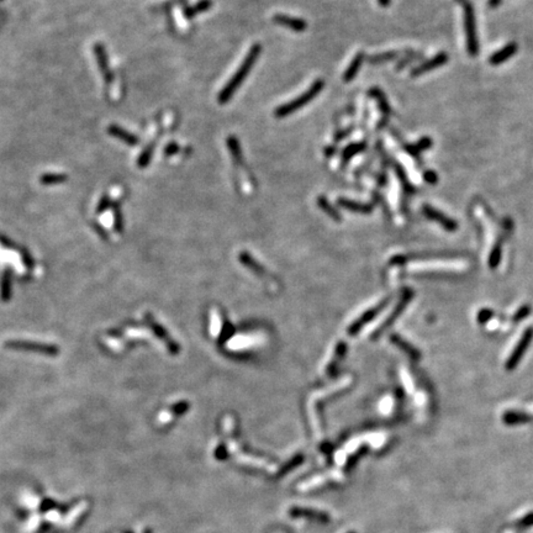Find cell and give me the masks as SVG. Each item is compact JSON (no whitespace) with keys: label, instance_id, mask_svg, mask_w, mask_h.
Here are the masks:
<instances>
[{"label":"cell","instance_id":"cell-1","mask_svg":"<svg viewBox=\"0 0 533 533\" xmlns=\"http://www.w3.org/2000/svg\"><path fill=\"white\" fill-rule=\"evenodd\" d=\"M261 52H262V46L258 45V43L257 45H253L252 47H250V50L248 52V54L246 56V58L243 59V62L241 63V66L238 67L237 71H236V73L233 74V76L231 77V79L229 80V83L224 86V89L220 91V94H218V98H217L218 103L226 104L230 102V99L232 98V95L238 90V88H240V86L242 85V83L244 82V79H246L247 76L249 74L250 69L253 68L255 63L257 62Z\"/></svg>","mask_w":533,"mask_h":533},{"label":"cell","instance_id":"cell-2","mask_svg":"<svg viewBox=\"0 0 533 533\" xmlns=\"http://www.w3.org/2000/svg\"><path fill=\"white\" fill-rule=\"evenodd\" d=\"M324 85L325 83L322 79L315 80L305 93L299 95L298 98H295L292 102L283 104V105H280L279 108H276L274 115L276 117H279V119H281V117L289 116V115L294 114L295 111H299L301 108H304L305 105H307V104L312 102V100L321 93V90L324 89Z\"/></svg>","mask_w":533,"mask_h":533},{"label":"cell","instance_id":"cell-3","mask_svg":"<svg viewBox=\"0 0 533 533\" xmlns=\"http://www.w3.org/2000/svg\"><path fill=\"white\" fill-rule=\"evenodd\" d=\"M463 5L464 11V26L466 34V48L471 56H475L479 51V42L477 36V26H475L474 9L468 0H459Z\"/></svg>","mask_w":533,"mask_h":533},{"label":"cell","instance_id":"cell-4","mask_svg":"<svg viewBox=\"0 0 533 533\" xmlns=\"http://www.w3.org/2000/svg\"><path fill=\"white\" fill-rule=\"evenodd\" d=\"M5 347L15 351H30V352L43 353L46 356L54 357L59 353V348L54 344H46L39 343V342L31 341H19V339H13V341L5 342Z\"/></svg>","mask_w":533,"mask_h":533},{"label":"cell","instance_id":"cell-5","mask_svg":"<svg viewBox=\"0 0 533 533\" xmlns=\"http://www.w3.org/2000/svg\"><path fill=\"white\" fill-rule=\"evenodd\" d=\"M275 24L285 26V27L292 28L295 33H304L307 28V22L305 20L300 19V17L285 15V14H278L273 17Z\"/></svg>","mask_w":533,"mask_h":533},{"label":"cell","instance_id":"cell-6","mask_svg":"<svg viewBox=\"0 0 533 533\" xmlns=\"http://www.w3.org/2000/svg\"><path fill=\"white\" fill-rule=\"evenodd\" d=\"M447 60H448V54L443 53L442 52V53H438L436 57H433V58L427 60V62L422 63V65L419 66L417 68H415L413 71V73H411V76L417 77V76H421V74L427 73V72H430V71H433L434 68H437V67H440V66H443L445 63H447Z\"/></svg>","mask_w":533,"mask_h":533},{"label":"cell","instance_id":"cell-7","mask_svg":"<svg viewBox=\"0 0 533 533\" xmlns=\"http://www.w3.org/2000/svg\"><path fill=\"white\" fill-rule=\"evenodd\" d=\"M517 52V45L516 43H509L508 46H505L504 48H501L500 51H497L496 53H494L489 59L490 65L492 66H499L501 63L506 62L510 57L514 56Z\"/></svg>","mask_w":533,"mask_h":533},{"label":"cell","instance_id":"cell-8","mask_svg":"<svg viewBox=\"0 0 533 533\" xmlns=\"http://www.w3.org/2000/svg\"><path fill=\"white\" fill-rule=\"evenodd\" d=\"M423 212H425V214L427 215L428 217L432 218V220L437 221V223H440L441 225H443V226H445V229L451 230V231L456 230L457 224L454 223L453 220L448 218L447 216L443 215L442 212H440V211H437V210L432 209L431 206H427V205L423 206Z\"/></svg>","mask_w":533,"mask_h":533},{"label":"cell","instance_id":"cell-9","mask_svg":"<svg viewBox=\"0 0 533 533\" xmlns=\"http://www.w3.org/2000/svg\"><path fill=\"white\" fill-rule=\"evenodd\" d=\"M532 337V332L531 331H527V332L523 335L522 338L520 339V342L517 343V347L515 348L514 352L511 353V356H510V359L508 361V368H514L515 364L518 362V359L521 358V356H522V353L525 352L527 344H528L529 339H531Z\"/></svg>","mask_w":533,"mask_h":533},{"label":"cell","instance_id":"cell-10","mask_svg":"<svg viewBox=\"0 0 533 533\" xmlns=\"http://www.w3.org/2000/svg\"><path fill=\"white\" fill-rule=\"evenodd\" d=\"M363 60H364V53H363V52H359V53H357L356 56L353 57L352 62L350 63V66H348V68L346 69V72L343 73V82H352L357 74H358L359 69H361L363 65Z\"/></svg>","mask_w":533,"mask_h":533},{"label":"cell","instance_id":"cell-11","mask_svg":"<svg viewBox=\"0 0 533 533\" xmlns=\"http://www.w3.org/2000/svg\"><path fill=\"white\" fill-rule=\"evenodd\" d=\"M108 132L114 137L119 138V140L128 143L130 146H135L138 143V138L135 136V135L130 134L129 131H126V130H123L122 128H119V126H110V128L108 129Z\"/></svg>","mask_w":533,"mask_h":533},{"label":"cell","instance_id":"cell-12","mask_svg":"<svg viewBox=\"0 0 533 533\" xmlns=\"http://www.w3.org/2000/svg\"><path fill=\"white\" fill-rule=\"evenodd\" d=\"M94 52H95V56H97V58H98V63H99L104 76H105L106 78V82H110L111 74L108 69V59H106V53H105V50H104L103 45L97 43L94 47Z\"/></svg>","mask_w":533,"mask_h":533},{"label":"cell","instance_id":"cell-13","mask_svg":"<svg viewBox=\"0 0 533 533\" xmlns=\"http://www.w3.org/2000/svg\"><path fill=\"white\" fill-rule=\"evenodd\" d=\"M211 7H212L211 0H200V2L197 3V4H194L193 7L186 8L185 11H184V15L188 17V19H192V17L197 16L199 15V14L204 13V11H207Z\"/></svg>","mask_w":533,"mask_h":533},{"label":"cell","instance_id":"cell-14","mask_svg":"<svg viewBox=\"0 0 533 533\" xmlns=\"http://www.w3.org/2000/svg\"><path fill=\"white\" fill-rule=\"evenodd\" d=\"M0 285H2V288H0V290H2L0 292V298H2L3 301H8L11 295V272L9 269L3 273Z\"/></svg>","mask_w":533,"mask_h":533},{"label":"cell","instance_id":"cell-15","mask_svg":"<svg viewBox=\"0 0 533 533\" xmlns=\"http://www.w3.org/2000/svg\"><path fill=\"white\" fill-rule=\"evenodd\" d=\"M365 149V143L364 142H357V143H351L348 145L342 152V161L343 162H348L350 160H352L354 155L359 154Z\"/></svg>","mask_w":533,"mask_h":533},{"label":"cell","instance_id":"cell-16","mask_svg":"<svg viewBox=\"0 0 533 533\" xmlns=\"http://www.w3.org/2000/svg\"><path fill=\"white\" fill-rule=\"evenodd\" d=\"M227 146H229L230 153H231L235 163L240 164L242 162V149H241L240 142H238L237 138L233 136H230L229 138H227Z\"/></svg>","mask_w":533,"mask_h":533},{"label":"cell","instance_id":"cell-17","mask_svg":"<svg viewBox=\"0 0 533 533\" xmlns=\"http://www.w3.org/2000/svg\"><path fill=\"white\" fill-rule=\"evenodd\" d=\"M432 146V140L430 137H423L421 138V140L419 141L417 143H415V145L413 146H406V149H407V152L410 154L413 155H419V152L421 151H425V149H428L430 147Z\"/></svg>","mask_w":533,"mask_h":533},{"label":"cell","instance_id":"cell-18","mask_svg":"<svg viewBox=\"0 0 533 533\" xmlns=\"http://www.w3.org/2000/svg\"><path fill=\"white\" fill-rule=\"evenodd\" d=\"M369 94L371 95V97H374L377 99V102H378L379 104V108L382 109V111L384 112V114H389L390 112V106H389V104L387 102V98H385L384 93H383L382 90H379L378 88H371Z\"/></svg>","mask_w":533,"mask_h":533},{"label":"cell","instance_id":"cell-19","mask_svg":"<svg viewBox=\"0 0 533 533\" xmlns=\"http://www.w3.org/2000/svg\"><path fill=\"white\" fill-rule=\"evenodd\" d=\"M67 180V175L65 174H56V173H50L41 177V183L45 185H52V184H59Z\"/></svg>","mask_w":533,"mask_h":533},{"label":"cell","instance_id":"cell-20","mask_svg":"<svg viewBox=\"0 0 533 533\" xmlns=\"http://www.w3.org/2000/svg\"><path fill=\"white\" fill-rule=\"evenodd\" d=\"M153 151H154V146L151 145L148 147H146L145 151L141 153L140 157H138V161H137V164L138 166L141 167V168H145L146 166H148L149 162H151V158H152V154H153Z\"/></svg>","mask_w":533,"mask_h":533},{"label":"cell","instance_id":"cell-21","mask_svg":"<svg viewBox=\"0 0 533 533\" xmlns=\"http://www.w3.org/2000/svg\"><path fill=\"white\" fill-rule=\"evenodd\" d=\"M397 56L396 52H387V53L378 54V56H374L370 58V63L374 65H379V63L389 62V60H393Z\"/></svg>","mask_w":533,"mask_h":533},{"label":"cell","instance_id":"cell-22","mask_svg":"<svg viewBox=\"0 0 533 533\" xmlns=\"http://www.w3.org/2000/svg\"><path fill=\"white\" fill-rule=\"evenodd\" d=\"M339 204H341L342 206L348 207V209L357 210V211H369V209H368L367 206L359 205V204H356V203H351V201H347V200H339Z\"/></svg>","mask_w":533,"mask_h":533},{"label":"cell","instance_id":"cell-23","mask_svg":"<svg viewBox=\"0 0 533 533\" xmlns=\"http://www.w3.org/2000/svg\"><path fill=\"white\" fill-rule=\"evenodd\" d=\"M319 204H320V206H321L324 210H326V211H327L330 215H332V216H338V215H337V212H335V210H333L332 207L330 206V204H328L327 201L325 200L324 198L320 199V200H319Z\"/></svg>","mask_w":533,"mask_h":533},{"label":"cell","instance_id":"cell-24","mask_svg":"<svg viewBox=\"0 0 533 533\" xmlns=\"http://www.w3.org/2000/svg\"><path fill=\"white\" fill-rule=\"evenodd\" d=\"M178 151H179V146H178L177 143L172 142V143H169V145L166 147V149H164V154L173 155V154L178 153Z\"/></svg>","mask_w":533,"mask_h":533},{"label":"cell","instance_id":"cell-25","mask_svg":"<svg viewBox=\"0 0 533 533\" xmlns=\"http://www.w3.org/2000/svg\"><path fill=\"white\" fill-rule=\"evenodd\" d=\"M425 180L428 181V183H431V184L436 183V181H437V174L434 172L427 171V172L425 173Z\"/></svg>","mask_w":533,"mask_h":533},{"label":"cell","instance_id":"cell-26","mask_svg":"<svg viewBox=\"0 0 533 533\" xmlns=\"http://www.w3.org/2000/svg\"><path fill=\"white\" fill-rule=\"evenodd\" d=\"M109 205H110V201H109V198L104 197V198L102 199V201H100V203H99V205H98L97 211H98V212L103 211V210H105L106 207H109Z\"/></svg>","mask_w":533,"mask_h":533},{"label":"cell","instance_id":"cell-27","mask_svg":"<svg viewBox=\"0 0 533 533\" xmlns=\"http://www.w3.org/2000/svg\"><path fill=\"white\" fill-rule=\"evenodd\" d=\"M350 132H351V130H348V131L338 132V134L336 135V138H335V140H336V141H341V140H343V137H344V136H347V135L350 134Z\"/></svg>","mask_w":533,"mask_h":533},{"label":"cell","instance_id":"cell-28","mask_svg":"<svg viewBox=\"0 0 533 533\" xmlns=\"http://www.w3.org/2000/svg\"><path fill=\"white\" fill-rule=\"evenodd\" d=\"M501 2H503V0H489V7L490 8L499 7V5L501 4Z\"/></svg>","mask_w":533,"mask_h":533},{"label":"cell","instance_id":"cell-29","mask_svg":"<svg viewBox=\"0 0 533 533\" xmlns=\"http://www.w3.org/2000/svg\"><path fill=\"white\" fill-rule=\"evenodd\" d=\"M378 3L382 7H389V4H390V0H378Z\"/></svg>","mask_w":533,"mask_h":533}]
</instances>
